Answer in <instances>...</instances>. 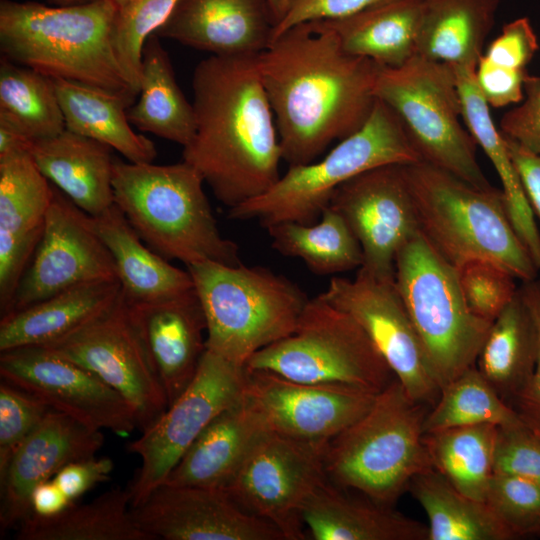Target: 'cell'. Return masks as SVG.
Segmentation results:
<instances>
[{"mask_svg": "<svg viewBox=\"0 0 540 540\" xmlns=\"http://www.w3.org/2000/svg\"><path fill=\"white\" fill-rule=\"evenodd\" d=\"M52 408L7 381L0 383V473Z\"/></svg>", "mask_w": 540, "mask_h": 540, "instance_id": "cell-45", "label": "cell"}, {"mask_svg": "<svg viewBox=\"0 0 540 540\" xmlns=\"http://www.w3.org/2000/svg\"><path fill=\"white\" fill-rule=\"evenodd\" d=\"M515 537L540 534V485L520 477L493 473L485 501Z\"/></svg>", "mask_w": 540, "mask_h": 540, "instance_id": "cell-44", "label": "cell"}, {"mask_svg": "<svg viewBox=\"0 0 540 540\" xmlns=\"http://www.w3.org/2000/svg\"><path fill=\"white\" fill-rule=\"evenodd\" d=\"M497 433V426L481 424L425 433L423 441L433 468L461 493L484 502Z\"/></svg>", "mask_w": 540, "mask_h": 540, "instance_id": "cell-38", "label": "cell"}, {"mask_svg": "<svg viewBox=\"0 0 540 540\" xmlns=\"http://www.w3.org/2000/svg\"><path fill=\"white\" fill-rule=\"evenodd\" d=\"M328 442L268 432L251 450L226 490L246 511L272 523L285 540H303L302 510L310 495L327 479Z\"/></svg>", "mask_w": 540, "mask_h": 540, "instance_id": "cell-13", "label": "cell"}, {"mask_svg": "<svg viewBox=\"0 0 540 540\" xmlns=\"http://www.w3.org/2000/svg\"><path fill=\"white\" fill-rule=\"evenodd\" d=\"M114 0L49 7L0 1L2 57L49 78L98 87L133 104L138 92L114 50Z\"/></svg>", "mask_w": 540, "mask_h": 540, "instance_id": "cell-3", "label": "cell"}, {"mask_svg": "<svg viewBox=\"0 0 540 540\" xmlns=\"http://www.w3.org/2000/svg\"><path fill=\"white\" fill-rule=\"evenodd\" d=\"M394 276L441 389L475 366L492 323L469 309L455 267L420 233L398 252Z\"/></svg>", "mask_w": 540, "mask_h": 540, "instance_id": "cell-10", "label": "cell"}, {"mask_svg": "<svg viewBox=\"0 0 540 540\" xmlns=\"http://www.w3.org/2000/svg\"><path fill=\"white\" fill-rule=\"evenodd\" d=\"M538 352L537 325L519 286L493 321L476 368L505 401H513L531 380Z\"/></svg>", "mask_w": 540, "mask_h": 540, "instance_id": "cell-33", "label": "cell"}, {"mask_svg": "<svg viewBox=\"0 0 540 540\" xmlns=\"http://www.w3.org/2000/svg\"><path fill=\"white\" fill-rule=\"evenodd\" d=\"M428 517L427 540H509L514 534L489 506L457 490L435 469L408 487Z\"/></svg>", "mask_w": 540, "mask_h": 540, "instance_id": "cell-36", "label": "cell"}, {"mask_svg": "<svg viewBox=\"0 0 540 540\" xmlns=\"http://www.w3.org/2000/svg\"><path fill=\"white\" fill-rule=\"evenodd\" d=\"M275 25L268 0H179L154 34L215 56H256Z\"/></svg>", "mask_w": 540, "mask_h": 540, "instance_id": "cell-23", "label": "cell"}, {"mask_svg": "<svg viewBox=\"0 0 540 540\" xmlns=\"http://www.w3.org/2000/svg\"><path fill=\"white\" fill-rule=\"evenodd\" d=\"M538 49V39L530 20L521 17L505 24L483 55L497 65L527 70Z\"/></svg>", "mask_w": 540, "mask_h": 540, "instance_id": "cell-49", "label": "cell"}, {"mask_svg": "<svg viewBox=\"0 0 540 540\" xmlns=\"http://www.w3.org/2000/svg\"><path fill=\"white\" fill-rule=\"evenodd\" d=\"M130 123L140 131L183 147L195 133V115L179 88L160 38L152 33L144 43L139 99L127 109Z\"/></svg>", "mask_w": 540, "mask_h": 540, "instance_id": "cell-34", "label": "cell"}, {"mask_svg": "<svg viewBox=\"0 0 540 540\" xmlns=\"http://www.w3.org/2000/svg\"><path fill=\"white\" fill-rule=\"evenodd\" d=\"M328 206L360 243L363 264L358 270L394 279L398 252L419 233L403 164L379 166L351 178L334 191Z\"/></svg>", "mask_w": 540, "mask_h": 540, "instance_id": "cell-18", "label": "cell"}, {"mask_svg": "<svg viewBox=\"0 0 540 540\" xmlns=\"http://www.w3.org/2000/svg\"><path fill=\"white\" fill-rule=\"evenodd\" d=\"M44 347L89 370L116 390L135 410L141 432L168 408L165 391L122 292L105 312Z\"/></svg>", "mask_w": 540, "mask_h": 540, "instance_id": "cell-14", "label": "cell"}, {"mask_svg": "<svg viewBox=\"0 0 540 540\" xmlns=\"http://www.w3.org/2000/svg\"><path fill=\"white\" fill-rule=\"evenodd\" d=\"M42 230L26 235L0 231V311L11 307L19 283L29 266L42 236Z\"/></svg>", "mask_w": 540, "mask_h": 540, "instance_id": "cell-47", "label": "cell"}, {"mask_svg": "<svg viewBox=\"0 0 540 540\" xmlns=\"http://www.w3.org/2000/svg\"><path fill=\"white\" fill-rule=\"evenodd\" d=\"M302 517L314 540H427L428 526L369 498L343 492L328 478L304 504Z\"/></svg>", "mask_w": 540, "mask_h": 540, "instance_id": "cell-26", "label": "cell"}, {"mask_svg": "<svg viewBox=\"0 0 540 540\" xmlns=\"http://www.w3.org/2000/svg\"><path fill=\"white\" fill-rule=\"evenodd\" d=\"M526 423L484 378L476 366L440 389L433 409L427 412L423 430L491 424L499 428Z\"/></svg>", "mask_w": 540, "mask_h": 540, "instance_id": "cell-40", "label": "cell"}, {"mask_svg": "<svg viewBox=\"0 0 540 540\" xmlns=\"http://www.w3.org/2000/svg\"><path fill=\"white\" fill-rule=\"evenodd\" d=\"M528 74L527 70L497 65L482 55L476 66L475 79L488 105L501 108L523 100L524 81Z\"/></svg>", "mask_w": 540, "mask_h": 540, "instance_id": "cell-50", "label": "cell"}, {"mask_svg": "<svg viewBox=\"0 0 540 540\" xmlns=\"http://www.w3.org/2000/svg\"><path fill=\"white\" fill-rule=\"evenodd\" d=\"M124 0H114V2L116 3V5H119L120 3H122Z\"/></svg>", "mask_w": 540, "mask_h": 540, "instance_id": "cell-59", "label": "cell"}, {"mask_svg": "<svg viewBox=\"0 0 540 540\" xmlns=\"http://www.w3.org/2000/svg\"><path fill=\"white\" fill-rule=\"evenodd\" d=\"M520 289L537 325L539 352L533 376L512 401V407L531 428L540 433V280L536 278L522 282Z\"/></svg>", "mask_w": 540, "mask_h": 540, "instance_id": "cell-52", "label": "cell"}, {"mask_svg": "<svg viewBox=\"0 0 540 540\" xmlns=\"http://www.w3.org/2000/svg\"><path fill=\"white\" fill-rule=\"evenodd\" d=\"M128 306L170 406L194 379L206 351L207 322L199 297L192 288Z\"/></svg>", "mask_w": 540, "mask_h": 540, "instance_id": "cell-22", "label": "cell"}, {"mask_svg": "<svg viewBox=\"0 0 540 540\" xmlns=\"http://www.w3.org/2000/svg\"><path fill=\"white\" fill-rule=\"evenodd\" d=\"M112 148L65 129L30 143L42 174L77 207L92 217L114 205Z\"/></svg>", "mask_w": 540, "mask_h": 540, "instance_id": "cell-25", "label": "cell"}, {"mask_svg": "<svg viewBox=\"0 0 540 540\" xmlns=\"http://www.w3.org/2000/svg\"><path fill=\"white\" fill-rule=\"evenodd\" d=\"M0 121L31 141L62 133L65 120L52 79L1 57Z\"/></svg>", "mask_w": 540, "mask_h": 540, "instance_id": "cell-39", "label": "cell"}, {"mask_svg": "<svg viewBox=\"0 0 540 540\" xmlns=\"http://www.w3.org/2000/svg\"><path fill=\"white\" fill-rule=\"evenodd\" d=\"M419 161L396 113L377 99L359 130L317 162L289 166L264 194L228 209V218L255 219L264 228L286 221L313 224L344 182L379 166Z\"/></svg>", "mask_w": 540, "mask_h": 540, "instance_id": "cell-8", "label": "cell"}, {"mask_svg": "<svg viewBox=\"0 0 540 540\" xmlns=\"http://www.w3.org/2000/svg\"><path fill=\"white\" fill-rule=\"evenodd\" d=\"M257 56H215L194 69L195 133L183 147L228 209L254 199L280 178L282 151Z\"/></svg>", "mask_w": 540, "mask_h": 540, "instance_id": "cell-2", "label": "cell"}, {"mask_svg": "<svg viewBox=\"0 0 540 540\" xmlns=\"http://www.w3.org/2000/svg\"><path fill=\"white\" fill-rule=\"evenodd\" d=\"M73 502L53 481L39 483L32 491L30 497V510L39 517H53L64 512Z\"/></svg>", "mask_w": 540, "mask_h": 540, "instance_id": "cell-55", "label": "cell"}, {"mask_svg": "<svg viewBox=\"0 0 540 540\" xmlns=\"http://www.w3.org/2000/svg\"><path fill=\"white\" fill-rule=\"evenodd\" d=\"M493 471L540 485V433L527 423L498 427Z\"/></svg>", "mask_w": 540, "mask_h": 540, "instance_id": "cell-46", "label": "cell"}, {"mask_svg": "<svg viewBox=\"0 0 540 540\" xmlns=\"http://www.w3.org/2000/svg\"><path fill=\"white\" fill-rule=\"evenodd\" d=\"M28 149L0 156V231L26 235L43 229L54 188Z\"/></svg>", "mask_w": 540, "mask_h": 540, "instance_id": "cell-41", "label": "cell"}, {"mask_svg": "<svg viewBox=\"0 0 540 540\" xmlns=\"http://www.w3.org/2000/svg\"><path fill=\"white\" fill-rule=\"evenodd\" d=\"M0 376L91 428L121 437L138 428L135 410L116 390L44 346L0 352Z\"/></svg>", "mask_w": 540, "mask_h": 540, "instance_id": "cell-16", "label": "cell"}, {"mask_svg": "<svg viewBox=\"0 0 540 540\" xmlns=\"http://www.w3.org/2000/svg\"><path fill=\"white\" fill-rule=\"evenodd\" d=\"M266 229L274 250L301 259L315 274L342 273L359 269L363 264L359 241L343 217L330 206L313 224L286 221Z\"/></svg>", "mask_w": 540, "mask_h": 540, "instance_id": "cell-37", "label": "cell"}, {"mask_svg": "<svg viewBox=\"0 0 540 540\" xmlns=\"http://www.w3.org/2000/svg\"><path fill=\"white\" fill-rule=\"evenodd\" d=\"M382 1L385 0H289L283 17L273 29L271 43L297 25L344 18Z\"/></svg>", "mask_w": 540, "mask_h": 540, "instance_id": "cell-51", "label": "cell"}, {"mask_svg": "<svg viewBox=\"0 0 540 540\" xmlns=\"http://www.w3.org/2000/svg\"><path fill=\"white\" fill-rule=\"evenodd\" d=\"M114 469L108 457H90L64 466L52 478L60 489L76 502L96 485L109 481Z\"/></svg>", "mask_w": 540, "mask_h": 540, "instance_id": "cell-53", "label": "cell"}, {"mask_svg": "<svg viewBox=\"0 0 540 540\" xmlns=\"http://www.w3.org/2000/svg\"><path fill=\"white\" fill-rule=\"evenodd\" d=\"M18 540H152L131 515L127 488L114 487L86 504L73 503L53 517L27 516L17 527Z\"/></svg>", "mask_w": 540, "mask_h": 540, "instance_id": "cell-35", "label": "cell"}, {"mask_svg": "<svg viewBox=\"0 0 540 540\" xmlns=\"http://www.w3.org/2000/svg\"><path fill=\"white\" fill-rule=\"evenodd\" d=\"M245 369L243 396L263 417L269 431L303 441H330L361 418L377 394Z\"/></svg>", "mask_w": 540, "mask_h": 540, "instance_id": "cell-19", "label": "cell"}, {"mask_svg": "<svg viewBox=\"0 0 540 540\" xmlns=\"http://www.w3.org/2000/svg\"><path fill=\"white\" fill-rule=\"evenodd\" d=\"M51 79L67 130L108 145L129 162H153L157 156L154 143L134 132L127 117L131 103L98 87L59 78Z\"/></svg>", "mask_w": 540, "mask_h": 540, "instance_id": "cell-32", "label": "cell"}, {"mask_svg": "<svg viewBox=\"0 0 540 540\" xmlns=\"http://www.w3.org/2000/svg\"><path fill=\"white\" fill-rule=\"evenodd\" d=\"M349 314L366 332L415 402L434 405L440 386L394 279L360 270L354 279L334 277L318 295Z\"/></svg>", "mask_w": 540, "mask_h": 540, "instance_id": "cell-15", "label": "cell"}, {"mask_svg": "<svg viewBox=\"0 0 540 540\" xmlns=\"http://www.w3.org/2000/svg\"><path fill=\"white\" fill-rule=\"evenodd\" d=\"M246 369L206 348L187 389L128 445L141 459L128 489L131 507L162 484L206 426L243 396Z\"/></svg>", "mask_w": 540, "mask_h": 540, "instance_id": "cell-12", "label": "cell"}, {"mask_svg": "<svg viewBox=\"0 0 540 540\" xmlns=\"http://www.w3.org/2000/svg\"><path fill=\"white\" fill-rule=\"evenodd\" d=\"M204 183L184 160L155 165L115 158L113 163L114 204L152 250L186 266L239 265L238 246L220 233Z\"/></svg>", "mask_w": 540, "mask_h": 540, "instance_id": "cell-4", "label": "cell"}, {"mask_svg": "<svg viewBox=\"0 0 540 540\" xmlns=\"http://www.w3.org/2000/svg\"><path fill=\"white\" fill-rule=\"evenodd\" d=\"M59 6H70V5H77V4H83L87 2H91L94 0H49Z\"/></svg>", "mask_w": 540, "mask_h": 540, "instance_id": "cell-58", "label": "cell"}, {"mask_svg": "<svg viewBox=\"0 0 540 540\" xmlns=\"http://www.w3.org/2000/svg\"><path fill=\"white\" fill-rule=\"evenodd\" d=\"M120 294L117 279L83 283L7 314L0 321V352L62 339L105 312Z\"/></svg>", "mask_w": 540, "mask_h": 540, "instance_id": "cell-27", "label": "cell"}, {"mask_svg": "<svg viewBox=\"0 0 540 540\" xmlns=\"http://www.w3.org/2000/svg\"><path fill=\"white\" fill-rule=\"evenodd\" d=\"M425 0H385L352 15L314 21L329 30L348 54L399 67L416 54Z\"/></svg>", "mask_w": 540, "mask_h": 540, "instance_id": "cell-29", "label": "cell"}, {"mask_svg": "<svg viewBox=\"0 0 540 540\" xmlns=\"http://www.w3.org/2000/svg\"><path fill=\"white\" fill-rule=\"evenodd\" d=\"M245 367L297 382L373 393L395 379L363 328L319 296L308 300L290 335L254 353Z\"/></svg>", "mask_w": 540, "mask_h": 540, "instance_id": "cell-11", "label": "cell"}, {"mask_svg": "<svg viewBox=\"0 0 540 540\" xmlns=\"http://www.w3.org/2000/svg\"><path fill=\"white\" fill-rule=\"evenodd\" d=\"M454 69L464 124L492 163L502 184L501 190L510 221L540 272V232L535 213L504 137L492 120L490 106L477 86L476 67Z\"/></svg>", "mask_w": 540, "mask_h": 540, "instance_id": "cell-30", "label": "cell"}, {"mask_svg": "<svg viewBox=\"0 0 540 540\" xmlns=\"http://www.w3.org/2000/svg\"><path fill=\"white\" fill-rule=\"evenodd\" d=\"M419 233L454 267L488 259L522 282L539 270L508 216L502 190L479 188L424 161L403 164Z\"/></svg>", "mask_w": 540, "mask_h": 540, "instance_id": "cell-5", "label": "cell"}, {"mask_svg": "<svg viewBox=\"0 0 540 540\" xmlns=\"http://www.w3.org/2000/svg\"><path fill=\"white\" fill-rule=\"evenodd\" d=\"M257 66L289 166L313 162L365 124L382 67L345 52L316 22L285 31L257 56Z\"/></svg>", "mask_w": 540, "mask_h": 540, "instance_id": "cell-1", "label": "cell"}, {"mask_svg": "<svg viewBox=\"0 0 540 540\" xmlns=\"http://www.w3.org/2000/svg\"><path fill=\"white\" fill-rule=\"evenodd\" d=\"M500 0H425L416 54L452 67H476Z\"/></svg>", "mask_w": 540, "mask_h": 540, "instance_id": "cell-31", "label": "cell"}, {"mask_svg": "<svg viewBox=\"0 0 540 540\" xmlns=\"http://www.w3.org/2000/svg\"><path fill=\"white\" fill-rule=\"evenodd\" d=\"M268 432L263 417L242 396L206 426L163 483L226 489Z\"/></svg>", "mask_w": 540, "mask_h": 540, "instance_id": "cell-24", "label": "cell"}, {"mask_svg": "<svg viewBox=\"0 0 540 540\" xmlns=\"http://www.w3.org/2000/svg\"><path fill=\"white\" fill-rule=\"evenodd\" d=\"M375 96L396 113L421 161L479 188L492 186L477 160V143L462 123L454 67L419 54L399 67L382 66Z\"/></svg>", "mask_w": 540, "mask_h": 540, "instance_id": "cell-9", "label": "cell"}, {"mask_svg": "<svg viewBox=\"0 0 540 540\" xmlns=\"http://www.w3.org/2000/svg\"><path fill=\"white\" fill-rule=\"evenodd\" d=\"M499 130L524 149L540 154V76H526L524 98L504 113Z\"/></svg>", "mask_w": 540, "mask_h": 540, "instance_id": "cell-48", "label": "cell"}, {"mask_svg": "<svg viewBox=\"0 0 540 540\" xmlns=\"http://www.w3.org/2000/svg\"><path fill=\"white\" fill-rule=\"evenodd\" d=\"M288 2L289 0H268L269 6L275 18L276 24L283 17L286 11Z\"/></svg>", "mask_w": 540, "mask_h": 540, "instance_id": "cell-57", "label": "cell"}, {"mask_svg": "<svg viewBox=\"0 0 540 540\" xmlns=\"http://www.w3.org/2000/svg\"><path fill=\"white\" fill-rule=\"evenodd\" d=\"M457 281L469 309L493 323L518 290L510 271L496 262L471 258L455 266Z\"/></svg>", "mask_w": 540, "mask_h": 540, "instance_id": "cell-43", "label": "cell"}, {"mask_svg": "<svg viewBox=\"0 0 540 540\" xmlns=\"http://www.w3.org/2000/svg\"><path fill=\"white\" fill-rule=\"evenodd\" d=\"M92 218L113 258L121 292L129 303L161 300L194 288L189 271L152 250L115 204Z\"/></svg>", "mask_w": 540, "mask_h": 540, "instance_id": "cell-28", "label": "cell"}, {"mask_svg": "<svg viewBox=\"0 0 540 540\" xmlns=\"http://www.w3.org/2000/svg\"><path fill=\"white\" fill-rule=\"evenodd\" d=\"M540 535V534H539Z\"/></svg>", "mask_w": 540, "mask_h": 540, "instance_id": "cell-60", "label": "cell"}, {"mask_svg": "<svg viewBox=\"0 0 540 540\" xmlns=\"http://www.w3.org/2000/svg\"><path fill=\"white\" fill-rule=\"evenodd\" d=\"M426 414L395 378L361 418L328 442L327 478L391 506L414 477L434 469L423 441Z\"/></svg>", "mask_w": 540, "mask_h": 540, "instance_id": "cell-6", "label": "cell"}, {"mask_svg": "<svg viewBox=\"0 0 540 540\" xmlns=\"http://www.w3.org/2000/svg\"><path fill=\"white\" fill-rule=\"evenodd\" d=\"M186 269L206 317V348L240 365L290 335L309 300L298 285L262 266L204 261Z\"/></svg>", "mask_w": 540, "mask_h": 540, "instance_id": "cell-7", "label": "cell"}, {"mask_svg": "<svg viewBox=\"0 0 540 540\" xmlns=\"http://www.w3.org/2000/svg\"><path fill=\"white\" fill-rule=\"evenodd\" d=\"M504 140L533 211L540 219V154L532 153L506 137Z\"/></svg>", "mask_w": 540, "mask_h": 540, "instance_id": "cell-54", "label": "cell"}, {"mask_svg": "<svg viewBox=\"0 0 540 540\" xmlns=\"http://www.w3.org/2000/svg\"><path fill=\"white\" fill-rule=\"evenodd\" d=\"M116 279L113 258L92 216L54 188L41 239L7 314L79 284Z\"/></svg>", "mask_w": 540, "mask_h": 540, "instance_id": "cell-17", "label": "cell"}, {"mask_svg": "<svg viewBox=\"0 0 540 540\" xmlns=\"http://www.w3.org/2000/svg\"><path fill=\"white\" fill-rule=\"evenodd\" d=\"M101 430L51 409L0 473V528H17L30 515V497L41 482L64 466L94 457L102 448Z\"/></svg>", "mask_w": 540, "mask_h": 540, "instance_id": "cell-21", "label": "cell"}, {"mask_svg": "<svg viewBox=\"0 0 540 540\" xmlns=\"http://www.w3.org/2000/svg\"><path fill=\"white\" fill-rule=\"evenodd\" d=\"M131 515L152 540H285L272 523L246 511L222 488L162 483L131 507Z\"/></svg>", "mask_w": 540, "mask_h": 540, "instance_id": "cell-20", "label": "cell"}, {"mask_svg": "<svg viewBox=\"0 0 540 540\" xmlns=\"http://www.w3.org/2000/svg\"><path fill=\"white\" fill-rule=\"evenodd\" d=\"M31 142L15 128L0 121V156L17 150H29Z\"/></svg>", "mask_w": 540, "mask_h": 540, "instance_id": "cell-56", "label": "cell"}, {"mask_svg": "<svg viewBox=\"0 0 540 540\" xmlns=\"http://www.w3.org/2000/svg\"><path fill=\"white\" fill-rule=\"evenodd\" d=\"M179 0H124L117 5L112 40L117 59L138 92L147 38L170 16Z\"/></svg>", "mask_w": 540, "mask_h": 540, "instance_id": "cell-42", "label": "cell"}]
</instances>
